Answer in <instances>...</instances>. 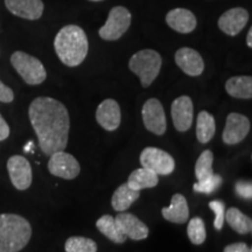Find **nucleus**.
<instances>
[{
  "label": "nucleus",
  "instance_id": "obj_14",
  "mask_svg": "<svg viewBox=\"0 0 252 252\" xmlns=\"http://www.w3.org/2000/svg\"><path fill=\"white\" fill-rule=\"evenodd\" d=\"M175 62L178 67L188 76H200L204 70V62L200 53L195 49L184 47L175 53Z\"/></svg>",
  "mask_w": 252,
  "mask_h": 252
},
{
  "label": "nucleus",
  "instance_id": "obj_22",
  "mask_svg": "<svg viewBox=\"0 0 252 252\" xmlns=\"http://www.w3.org/2000/svg\"><path fill=\"white\" fill-rule=\"evenodd\" d=\"M140 196V191L133 190L128 187L127 184H124L116 189L112 195L111 204L116 212H126Z\"/></svg>",
  "mask_w": 252,
  "mask_h": 252
},
{
  "label": "nucleus",
  "instance_id": "obj_30",
  "mask_svg": "<svg viewBox=\"0 0 252 252\" xmlns=\"http://www.w3.org/2000/svg\"><path fill=\"white\" fill-rule=\"evenodd\" d=\"M209 208L215 213V220H214V226L216 230H222L223 223H224L225 217V204L224 202L219 200H214L209 202Z\"/></svg>",
  "mask_w": 252,
  "mask_h": 252
},
{
  "label": "nucleus",
  "instance_id": "obj_8",
  "mask_svg": "<svg viewBox=\"0 0 252 252\" xmlns=\"http://www.w3.org/2000/svg\"><path fill=\"white\" fill-rule=\"evenodd\" d=\"M48 169L50 174L64 179V180H72L80 174V163L71 154L63 151L53 153L48 161Z\"/></svg>",
  "mask_w": 252,
  "mask_h": 252
},
{
  "label": "nucleus",
  "instance_id": "obj_18",
  "mask_svg": "<svg viewBox=\"0 0 252 252\" xmlns=\"http://www.w3.org/2000/svg\"><path fill=\"white\" fill-rule=\"evenodd\" d=\"M166 23L173 31L181 34H188L196 28L197 20L193 12L189 9L174 8L167 13Z\"/></svg>",
  "mask_w": 252,
  "mask_h": 252
},
{
  "label": "nucleus",
  "instance_id": "obj_21",
  "mask_svg": "<svg viewBox=\"0 0 252 252\" xmlns=\"http://www.w3.org/2000/svg\"><path fill=\"white\" fill-rule=\"evenodd\" d=\"M158 182H159V178H158L156 173L141 167V168L135 169V171L131 173L126 184L133 190L140 191L143 189L156 187Z\"/></svg>",
  "mask_w": 252,
  "mask_h": 252
},
{
  "label": "nucleus",
  "instance_id": "obj_31",
  "mask_svg": "<svg viewBox=\"0 0 252 252\" xmlns=\"http://www.w3.org/2000/svg\"><path fill=\"white\" fill-rule=\"evenodd\" d=\"M235 189H236V194L239 195V196L245 198V200H251V197H252L251 182H248V181L236 182Z\"/></svg>",
  "mask_w": 252,
  "mask_h": 252
},
{
  "label": "nucleus",
  "instance_id": "obj_2",
  "mask_svg": "<svg viewBox=\"0 0 252 252\" xmlns=\"http://www.w3.org/2000/svg\"><path fill=\"white\" fill-rule=\"evenodd\" d=\"M55 52L62 63L68 67H77L87 58L89 43L83 28L68 25L59 31L54 41Z\"/></svg>",
  "mask_w": 252,
  "mask_h": 252
},
{
  "label": "nucleus",
  "instance_id": "obj_5",
  "mask_svg": "<svg viewBox=\"0 0 252 252\" xmlns=\"http://www.w3.org/2000/svg\"><path fill=\"white\" fill-rule=\"evenodd\" d=\"M11 63L23 80L30 86H37L45 82L46 69L42 62L24 52H15L11 56Z\"/></svg>",
  "mask_w": 252,
  "mask_h": 252
},
{
  "label": "nucleus",
  "instance_id": "obj_24",
  "mask_svg": "<svg viewBox=\"0 0 252 252\" xmlns=\"http://www.w3.org/2000/svg\"><path fill=\"white\" fill-rule=\"evenodd\" d=\"M96 226L105 237H108L110 241H112L116 244H123L127 238L119 230L115 217L111 215H104L100 217L96 222Z\"/></svg>",
  "mask_w": 252,
  "mask_h": 252
},
{
  "label": "nucleus",
  "instance_id": "obj_28",
  "mask_svg": "<svg viewBox=\"0 0 252 252\" xmlns=\"http://www.w3.org/2000/svg\"><path fill=\"white\" fill-rule=\"evenodd\" d=\"M188 238L195 245H201L204 243L207 238V231L204 222L200 217H194L189 220L187 228Z\"/></svg>",
  "mask_w": 252,
  "mask_h": 252
},
{
  "label": "nucleus",
  "instance_id": "obj_19",
  "mask_svg": "<svg viewBox=\"0 0 252 252\" xmlns=\"http://www.w3.org/2000/svg\"><path fill=\"white\" fill-rule=\"evenodd\" d=\"M161 214L168 222L184 224L189 219V208L186 197L181 194L173 195L171 206L162 208Z\"/></svg>",
  "mask_w": 252,
  "mask_h": 252
},
{
  "label": "nucleus",
  "instance_id": "obj_6",
  "mask_svg": "<svg viewBox=\"0 0 252 252\" xmlns=\"http://www.w3.org/2000/svg\"><path fill=\"white\" fill-rule=\"evenodd\" d=\"M132 15L126 7L116 6L108 15L105 25L99 28V36L106 41H116L124 35L130 28Z\"/></svg>",
  "mask_w": 252,
  "mask_h": 252
},
{
  "label": "nucleus",
  "instance_id": "obj_7",
  "mask_svg": "<svg viewBox=\"0 0 252 252\" xmlns=\"http://www.w3.org/2000/svg\"><path fill=\"white\" fill-rule=\"evenodd\" d=\"M140 163L157 175H169L175 168V161L171 154L157 147H146L140 154Z\"/></svg>",
  "mask_w": 252,
  "mask_h": 252
},
{
  "label": "nucleus",
  "instance_id": "obj_9",
  "mask_svg": "<svg viewBox=\"0 0 252 252\" xmlns=\"http://www.w3.org/2000/svg\"><path fill=\"white\" fill-rule=\"evenodd\" d=\"M143 122L146 130L157 135H162L166 132V116L162 104L157 98H150L144 104L143 111Z\"/></svg>",
  "mask_w": 252,
  "mask_h": 252
},
{
  "label": "nucleus",
  "instance_id": "obj_32",
  "mask_svg": "<svg viewBox=\"0 0 252 252\" xmlns=\"http://www.w3.org/2000/svg\"><path fill=\"white\" fill-rule=\"evenodd\" d=\"M14 99V94L11 88L6 87L1 81H0V102L11 103Z\"/></svg>",
  "mask_w": 252,
  "mask_h": 252
},
{
  "label": "nucleus",
  "instance_id": "obj_27",
  "mask_svg": "<svg viewBox=\"0 0 252 252\" xmlns=\"http://www.w3.org/2000/svg\"><path fill=\"white\" fill-rule=\"evenodd\" d=\"M65 252H97V244L93 239L81 236H74L67 239Z\"/></svg>",
  "mask_w": 252,
  "mask_h": 252
},
{
  "label": "nucleus",
  "instance_id": "obj_17",
  "mask_svg": "<svg viewBox=\"0 0 252 252\" xmlns=\"http://www.w3.org/2000/svg\"><path fill=\"white\" fill-rule=\"evenodd\" d=\"M6 7L12 14L27 20H37L43 13L42 0H5Z\"/></svg>",
  "mask_w": 252,
  "mask_h": 252
},
{
  "label": "nucleus",
  "instance_id": "obj_11",
  "mask_svg": "<svg viewBox=\"0 0 252 252\" xmlns=\"http://www.w3.org/2000/svg\"><path fill=\"white\" fill-rule=\"evenodd\" d=\"M250 126V121L245 116L236 112L230 113L226 117L225 127L222 134L223 141L228 145L241 143L248 135Z\"/></svg>",
  "mask_w": 252,
  "mask_h": 252
},
{
  "label": "nucleus",
  "instance_id": "obj_1",
  "mask_svg": "<svg viewBox=\"0 0 252 252\" xmlns=\"http://www.w3.org/2000/svg\"><path fill=\"white\" fill-rule=\"evenodd\" d=\"M31 124L46 156L64 151L68 145L70 118L67 108L52 97H37L28 109Z\"/></svg>",
  "mask_w": 252,
  "mask_h": 252
},
{
  "label": "nucleus",
  "instance_id": "obj_33",
  "mask_svg": "<svg viewBox=\"0 0 252 252\" xmlns=\"http://www.w3.org/2000/svg\"><path fill=\"white\" fill-rule=\"evenodd\" d=\"M223 252H251V248L245 243H234L226 245Z\"/></svg>",
  "mask_w": 252,
  "mask_h": 252
},
{
  "label": "nucleus",
  "instance_id": "obj_10",
  "mask_svg": "<svg viewBox=\"0 0 252 252\" xmlns=\"http://www.w3.org/2000/svg\"><path fill=\"white\" fill-rule=\"evenodd\" d=\"M7 171L12 185L18 190H26L32 185V167L26 158L13 156L7 161Z\"/></svg>",
  "mask_w": 252,
  "mask_h": 252
},
{
  "label": "nucleus",
  "instance_id": "obj_29",
  "mask_svg": "<svg viewBox=\"0 0 252 252\" xmlns=\"http://www.w3.org/2000/svg\"><path fill=\"white\" fill-rule=\"evenodd\" d=\"M222 176L214 174L213 176H210L209 179H207V180L194 184V190L197 191V193L212 194L220 188V186L222 185Z\"/></svg>",
  "mask_w": 252,
  "mask_h": 252
},
{
  "label": "nucleus",
  "instance_id": "obj_25",
  "mask_svg": "<svg viewBox=\"0 0 252 252\" xmlns=\"http://www.w3.org/2000/svg\"><path fill=\"white\" fill-rule=\"evenodd\" d=\"M224 220L235 230L237 234L247 235L250 234L252 230V220L250 217L244 215L237 208H229L228 212L225 213Z\"/></svg>",
  "mask_w": 252,
  "mask_h": 252
},
{
  "label": "nucleus",
  "instance_id": "obj_15",
  "mask_svg": "<svg viewBox=\"0 0 252 252\" xmlns=\"http://www.w3.org/2000/svg\"><path fill=\"white\" fill-rule=\"evenodd\" d=\"M121 108L115 99H105L99 104L96 111V121L106 131L117 130L121 125Z\"/></svg>",
  "mask_w": 252,
  "mask_h": 252
},
{
  "label": "nucleus",
  "instance_id": "obj_34",
  "mask_svg": "<svg viewBox=\"0 0 252 252\" xmlns=\"http://www.w3.org/2000/svg\"><path fill=\"white\" fill-rule=\"evenodd\" d=\"M9 135V126L7 123L5 122V119L2 118V116L0 115V141H4L7 139Z\"/></svg>",
  "mask_w": 252,
  "mask_h": 252
},
{
  "label": "nucleus",
  "instance_id": "obj_16",
  "mask_svg": "<svg viewBox=\"0 0 252 252\" xmlns=\"http://www.w3.org/2000/svg\"><path fill=\"white\" fill-rule=\"evenodd\" d=\"M118 228L127 238L141 241L149 236V226L130 213H121L115 217Z\"/></svg>",
  "mask_w": 252,
  "mask_h": 252
},
{
  "label": "nucleus",
  "instance_id": "obj_35",
  "mask_svg": "<svg viewBox=\"0 0 252 252\" xmlns=\"http://www.w3.org/2000/svg\"><path fill=\"white\" fill-rule=\"evenodd\" d=\"M247 45L250 47H252V28H250L248 32V35H247Z\"/></svg>",
  "mask_w": 252,
  "mask_h": 252
},
{
  "label": "nucleus",
  "instance_id": "obj_4",
  "mask_svg": "<svg viewBox=\"0 0 252 252\" xmlns=\"http://www.w3.org/2000/svg\"><path fill=\"white\" fill-rule=\"evenodd\" d=\"M162 59L153 49H143L132 55L128 62V68L140 78L141 86L150 87L161 70Z\"/></svg>",
  "mask_w": 252,
  "mask_h": 252
},
{
  "label": "nucleus",
  "instance_id": "obj_20",
  "mask_svg": "<svg viewBox=\"0 0 252 252\" xmlns=\"http://www.w3.org/2000/svg\"><path fill=\"white\" fill-rule=\"evenodd\" d=\"M225 90L230 96L239 99L252 98V77L234 76L230 77L225 83Z\"/></svg>",
  "mask_w": 252,
  "mask_h": 252
},
{
  "label": "nucleus",
  "instance_id": "obj_12",
  "mask_svg": "<svg viewBox=\"0 0 252 252\" xmlns=\"http://www.w3.org/2000/svg\"><path fill=\"white\" fill-rule=\"evenodd\" d=\"M249 21V13L243 7H234L225 11L219 19V27L229 36H236L244 30Z\"/></svg>",
  "mask_w": 252,
  "mask_h": 252
},
{
  "label": "nucleus",
  "instance_id": "obj_3",
  "mask_svg": "<svg viewBox=\"0 0 252 252\" xmlns=\"http://www.w3.org/2000/svg\"><path fill=\"white\" fill-rule=\"evenodd\" d=\"M32 237V226L24 217L15 214L0 215V252H19Z\"/></svg>",
  "mask_w": 252,
  "mask_h": 252
},
{
  "label": "nucleus",
  "instance_id": "obj_36",
  "mask_svg": "<svg viewBox=\"0 0 252 252\" xmlns=\"http://www.w3.org/2000/svg\"><path fill=\"white\" fill-rule=\"evenodd\" d=\"M33 147H34V144H33V141H28V144L26 145V146L24 147L25 152H31V150L33 149Z\"/></svg>",
  "mask_w": 252,
  "mask_h": 252
},
{
  "label": "nucleus",
  "instance_id": "obj_26",
  "mask_svg": "<svg viewBox=\"0 0 252 252\" xmlns=\"http://www.w3.org/2000/svg\"><path fill=\"white\" fill-rule=\"evenodd\" d=\"M213 160V152L209 150H206L198 157L196 165H195V176H196L197 182H202L214 175Z\"/></svg>",
  "mask_w": 252,
  "mask_h": 252
},
{
  "label": "nucleus",
  "instance_id": "obj_13",
  "mask_svg": "<svg viewBox=\"0 0 252 252\" xmlns=\"http://www.w3.org/2000/svg\"><path fill=\"white\" fill-rule=\"evenodd\" d=\"M194 108L190 97L180 96L172 104L173 124L179 132H186L193 124Z\"/></svg>",
  "mask_w": 252,
  "mask_h": 252
},
{
  "label": "nucleus",
  "instance_id": "obj_23",
  "mask_svg": "<svg viewBox=\"0 0 252 252\" xmlns=\"http://www.w3.org/2000/svg\"><path fill=\"white\" fill-rule=\"evenodd\" d=\"M216 132L215 119L209 112L201 111L197 116L196 137L201 144H207L213 139Z\"/></svg>",
  "mask_w": 252,
  "mask_h": 252
},
{
  "label": "nucleus",
  "instance_id": "obj_37",
  "mask_svg": "<svg viewBox=\"0 0 252 252\" xmlns=\"http://www.w3.org/2000/svg\"><path fill=\"white\" fill-rule=\"evenodd\" d=\"M90 1H103V0H90Z\"/></svg>",
  "mask_w": 252,
  "mask_h": 252
}]
</instances>
